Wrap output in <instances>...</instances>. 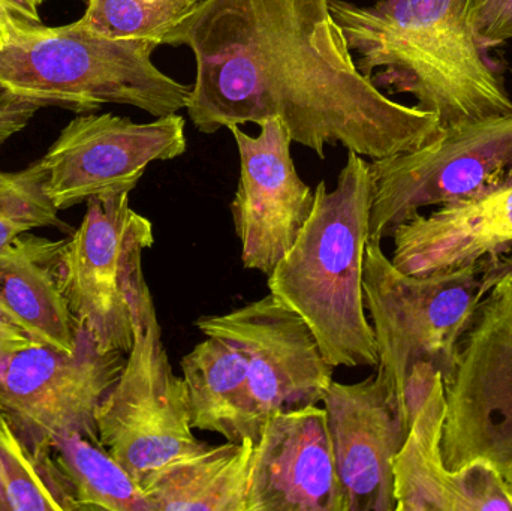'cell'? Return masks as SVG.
I'll list each match as a JSON object with an SVG mask.
<instances>
[{
	"instance_id": "cell-27",
	"label": "cell",
	"mask_w": 512,
	"mask_h": 511,
	"mask_svg": "<svg viewBox=\"0 0 512 511\" xmlns=\"http://www.w3.org/2000/svg\"><path fill=\"white\" fill-rule=\"evenodd\" d=\"M23 23L41 24L30 20L14 0H0V50L8 44L11 33Z\"/></svg>"
},
{
	"instance_id": "cell-10",
	"label": "cell",
	"mask_w": 512,
	"mask_h": 511,
	"mask_svg": "<svg viewBox=\"0 0 512 511\" xmlns=\"http://www.w3.org/2000/svg\"><path fill=\"white\" fill-rule=\"evenodd\" d=\"M125 362L83 330L71 354L32 344L0 359V411L35 453H53L72 434L99 443L96 414Z\"/></svg>"
},
{
	"instance_id": "cell-21",
	"label": "cell",
	"mask_w": 512,
	"mask_h": 511,
	"mask_svg": "<svg viewBox=\"0 0 512 511\" xmlns=\"http://www.w3.org/2000/svg\"><path fill=\"white\" fill-rule=\"evenodd\" d=\"M53 456L80 511H152L146 492L101 444L66 435L54 444Z\"/></svg>"
},
{
	"instance_id": "cell-14",
	"label": "cell",
	"mask_w": 512,
	"mask_h": 511,
	"mask_svg": "<svg viewBox=\"0 0 512 511\" xmlns=\"http://www.w3.org/2000/svg\"><path fill=\"white\" fill-rule=\"evenodd\" d=\"M259 134L231 126L240 155V179L231 203L246 269L270 275L309 218L315 191L298 176L291 135L279 119L259 123Z\"/></svg>"
},
{
	"instance_id": "cell-13",
	"label": "cell",
	"mask_w": 512,
	"mask_h": 511,
	"mask_svg": "<svg viewBox=\"0 0 512 511\" xmlns=\"http://www.w3.org/2000/svg\"><path fill=\"white\" fill-rule=\"evenodd\" d=\"M409 431L393 462L396 511H512V488L487 462L450 470L442 453L445 384L420 362L406 381Z\"/></svg>"
},
{
	"instance_id": "cell-7",
	"label": "cell",
	"mask_w": 512,
	"mask_h": 511,
	"mask_svg": "<svg viewBox=\"0 0 512 511\" xmlns=\"http://www.w3.org/2000/svg\"><path fill=\"white\" fill-rule=\"evenodd\" d=\"M101 446L144 492L164 471L206 449L192 432L188 390L168 360L152 294L125 366L96 414Z\"/></svg>"
},
{
	"instance_id": "cell-2",
	"label": "cell",
	"mask_w": 512,
	"mask_h": 511,
	"mask_svg": "<svg viewBox=\"0 0 512 511\" xmlns=\"http://www.w3.org/2000/svg\"><path fill=\"white\" fill-rule=\"evenodd\" d=\"M355 65L382 92L408 93L439 126L512 114L504 66L483 41L474 0H328Z\"/></svg>"
},
{
	"instance_id": "cell-25",
	"label": "cell",
	"mask_w": 512,
	"mask_h": 511,
	"mask_svg": "<svg viewBox=\"0 0 512 511\" xmlns=\"http://www.w3.org/2000/svg\"><path fill=\"white\" fill-rule=\"evenodd\" d=\"M474 20L490 48L512 39V0H474Z\"/></svg>"
},
{
	"instance_id": "cell-29",
	"label": "cell",
	"mask_w": 512,
	"mask_h": 511,
	"mask_svg": "<svg viewBox=\"0 0 512 511\" xmlns=\"http://www.w3.org/2000/svg\"><path fill=\"white\" fill-rule=\"evenodd\" d=\"M502 276H512V255L492 258L484 263L483 278H481V293L486 296L487 291L496 284Z\"/></svg>"
},
{
	"instance_id": "cell-5",
	"label": "cell",
	"mask_w": 512,
	"mask_h": 511,
	"mask_svg": "<svg viewBox=\"0 0 512 511\" xmlns=\"http://www.w3.org/2000/svg\"><path fill=\"white\" fill-rule=\"evenodd\" d=\"M484 263L426 276L408 275L394 266L379 240L367 242L363 290L378 345L376 371L408 420L406 381L412 366L430 363L444 381L456 368L460 344L484 297Z\"/></svg>"
},
{
	"instance_id": "cell-30",
	"label": "cell",
	"mask_w": 512,
	"mask_h": 511,
	"mask_svg": "<svg viewBox=\"0 0 512 511\" xmlns=\"http://www.w3.org/2000/svg\"><path fill=\"white\" fill-rule=\"evenodd\" d=\"M21 233H26V230L21 228L20 225L14 224V222L0 216V248L8 245L9 242H12Z\"/></svg>"
},
{
	"instance_id": "cell-9",
	"label": "cell",
	"mask_w": 512,
	"mask_h": 511,
	"mask_svg": "<svg viewBox=\"0 0 512 511\" xmlns=\"http://www.w3.org/2000/svg\"><path fill=\"white\" fill-rule=\"evenodd\" d=\"M370 239L391 237L424 207L471 197L512 179V114L439 129L417 149L370 162Z\"/></svg>"
},
{
	"instance_id": "cell-4",
	"label": "cell",
	"mask_w": 512,
	"mask_h": 511,
	"mask_svg": "<svg viewBox=\"0 0 512 511\" xmlns=\"http://www.w3.org/2000/svg\"><path fill=\"white\" fill-rule=\"evenodd\" d=\"M156 48L98 35L78 20L56 27L23 23L0 50V93L80 114L123 104L156 119L170 116L185 110L191 86L153 63Z\"/></svg>"
},
{
	"instance_id": "cell-19",
	"label": "cell",
	"mask_w": 512,
	"mask_h": 511,
	"mask_svg": "<svg viewBox=\"0 0 512 511\" xmlns=\"http://www.w3.org/2000/svg\"><path fill=\"white\" fill-rule=\"evenodd\" d=\"M188 390L192 428L219 434L230 443L261 440L259 414L245 357L236 345L206 336L180 362Z\"/></svg>"
},
{
	"instance_id": "cell-17",
	"label": "cell",
	"mask_w": 512,
	"mask_h": 511,
	"mask_svg": "<svg viewBox=\"0 0 512 511\" xmlns=\"http://www.w3.org/2000/svg\"><path fill=\"white\" fill-rule=\"evenodd\" d=\"M391 261L408 275L475 266L512 252V179L394 228Z\"/></svg>"
},
{
	"instance_id": "cell-1",
	"label": "cell",
	"mask_w": 512,
	"mask_h": 511,
	"mask_svg": "<svg viewBox=\"0 0 512 511\" xmlns=\"http://www.w3.org/2000/svg\"><path fill=\"white\" fill-rule=\"evenodd\" d=\"M188 47V111L203 134L279 119L294 143L382 159L438 135L435 114L405 105L355 65L328 0H201L162 39Z\"/></svg>"
},
{
	"instance_id": "cell-24",
	"label": "cell",
	"mask_w": 512,
	"mask_h": 511,
	"mask_svg": "<svg viewBox=\"0 0 512 511\" xmlns=\"http://www.w3.org/2000/svg\"><path fill=\"white\" fill-rule=\"evenodd\" d=\"M59 212L47 192V168L42 158L15 173L0 171V216L26 231L59 228L71 233Z\"/></svg>"
},
{
	"instance_id": "cell-6",
	"label": "cell",
	"mask_w": 512,
	"mask_h": 511,
	"mask_svg": "<svg viewBox=\"0 0 512 511\" xmlns=\"http://www.w3.org/2000/svg\"><path fill=\"white\" fill-rule=\"evenodd\" d=\"M57 254V281L78 330L102 351L128 354L150 288L143 254L155 243L153 225L135 212L129 192L99 195Z\"/></svg>"
},
{
	"instance_id": "cell-16",
	"label": "cell",
	"mask_w": 512,
	"mask_h": 511,
	"mask_svg": "<svg viewBox=\"0 0 512 511\" xmlns=\"http://www.w3.org/2000/svg\"><path fill=\"white\" fill-rule=\"evenodd\" d=\"M248 511H345L324 408L268 417L252 456Z\"/></svg>"
},
{
	"instance_id": "cell-23",
	"label": "cell",
	"mask_w": 512,
	"mask_h": 511,
	"mask_svg": "<svg viewBox=\"0 0 512 511\" xmlns=\"http://www.w3.org/2000/svg\"><path fill=\"white\" fill-rule=\"evenodd\" d=\"M201 0H87L78 23L113 39H141L162 45L164 36Z\"/></svg>"
},
{
	"instance_id": "cell-26",
	"label": "cell",
	"mask_w": 512,
	"mask_h": 511,
	"mask_svg": "<svg viewBox=\"0 0 512 511\" xmlns=\"http://www.w3.org/2000/svg\"><path fill=\"white\" fill-rule=\"evenodd\" d=\"M39 108L42 107L33 102L0 93V149L9 138L29 125Z\"/></svg>"
},
{
	"instance_id": "cell-8",
	"label": "cell",
	"mask_w": 512,
	"mask_h": 511,
	"mask_svg": "<svg viewBox=\"0 0 512 511\" xmlns=\"http://www.w3.org/2000/svg\"><path fill=\"white\" fill-rule=\"evenodd\" d=\"M444 384L445 464L487 462L512 488V276L481 299Z\"/></svg>"
},
{
	"instance_id": "cell-12",
	"label": "cell",
	"mask_w": 512,
	"mask_h": 511,
	"mask_svg": "<svg viewBox=\"0 0 512 511\" xmlns=\"http://www.w3.org/2000/svg\"><path fill=\"white\" fill-rule=\"evenodd\" d=\"M195 326L239 348L265 422L280 411L322 404L334 381L312 330L271 293L227 314L200 317Z\"/></svg>"
},
{
	"instance_id": "cell-3",
	"label": "cell",
	"mask_w": 512,
	"mask_h": 511,
	"mask_svg": "<svg viewBox=\"0 0 512 511\" xmlns=\"http://www.w3.org/2000/svg\"><path fill=\"white\" fill-rule=\"evenodd\" d=\"M372 204L370 162L348 150L336 188L319 182L312 213L268 275L270 293L303 318L333 368L379 363L363 290Z\"/></svg>"
},
{
	"instance_id": "cell-28",
	"label": "cell",
	"mask_w": 512,
	"mask_h": 511,
	"mask_svg": "<svg viewBox=\"0 0 512 511\" xmlns=\"http://www.w3.org/2000/svg\"><path fill=\"white\" fill-rule=\"evenodd\" d=\"M32 344L33 342L30 341L26 333L21 332L18 327L12 326L5 318L0 317V359L24 350Z\"/></svg>"
},
{
	"instance_id": "cell-18",
	"label": "cell",
	"mask_w": 512,
	"mask_h": 511,
	"mask_svg": "<svg viewBox=\"0 0 512 511\" xmlns=\"http://www.w3.org/2000/svg\"><path fill=\"white\" fill-rule=\"evenodd\" d=\"M60 245L26 231L0 248V317L33 344L71 354L78 329L57 281Z\"/></svg>"
},
{
	"instance_id": "cell-11",
	"label": "cell",
	"mask_w": 512,
	"mask_h": 511,
	"mask_svg": "<svg viewBox=\"0 0 512 511\" xmlns=\"http://www.w3.org/2000/svg\"><path fill=\"white\" fill-rule=\"evenodd\" d=\"M186 149V122L177 113L149 123L111 113L81 114L42 156L47 192L59 210L131 192L152 162L179 158Z\"/></svg>"
},
{
	"instance_id": "cell-20",
	"label": "cell",
	"mask_w": 512,
	"mask_h": 511,
	"mask_svg": "<svg viewBox=\"0 0 512 511\" xmlns=\"http://www.w3.org/2000/svg\"><path fill=\"white\" fill-rule=\"evenodd\" d=\"M255 444L227 441L161 474L146 494L152 511H248Z\"/></svg>"
},
{
	"instance_id": "cell-15",
	"label": "cell",
	"mask_w": 512,
	"mask_h": 511,
	"mask_svg": "<svg viewBox=\"0 0 512 511\" xmlns=\"http://www.w3.org/2000/svg\"><path fill=\"white\" fill-rule=\"evenodd\" d=\"M345 511H396L393 462L409 420L378 371L354 384L333 381L324 399Z\"/></svg>"
},
{
	"instance_id": "cell-31",
	"label": "cell",
	"mask_w": 512,
	"mask_h": 511,
	"mask_svg": "<svg viewBox=\"0 0 512 511\" xmlns=\"http://www.w3.org/2000/svg\"><path fill=\"white\" fill-rule=\"evenodd\" d=\"M14 2L29 15L30 20L35 21V23H42L39 11L47 0H14Z\"/></svg>"
},
{
	"instance_id": "cell-22",
	"label": "cell",
	"mask_w": 512,
	"mask_h": 511,
	"mask_svg": "<svg viewBox=\"0 0 512 511\" xmlns=\"http://www.w3.org/2000/svg\"><path fill=\"white\" fill-rule=\"evenodd\" d=\"M0 511H80L53 453H35L0 411Z\"/></svg>"
}]
</instances>
